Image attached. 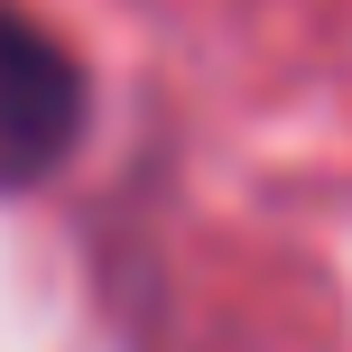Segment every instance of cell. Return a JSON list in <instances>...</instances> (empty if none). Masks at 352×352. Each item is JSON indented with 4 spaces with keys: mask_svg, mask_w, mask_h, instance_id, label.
Returning a JSON list of instances; mask_svg holds the SVG:
<instances>
[{
    "mask_svg": "<svg viewBox=\"0 0 352 352\" xmlns=\"http://www.w3.org/2000/svg\"><path fill=\"white\" fill-rule=\"evenodd\" d=\"M93 74L56 28H37L19 0H0V195H37L84 148Z\"/></svg>",
    "mask_w": 352,
    "mask_h": 352,
    "instance_id": "cell-1",
    "label": "cell"
}]
</instances>
